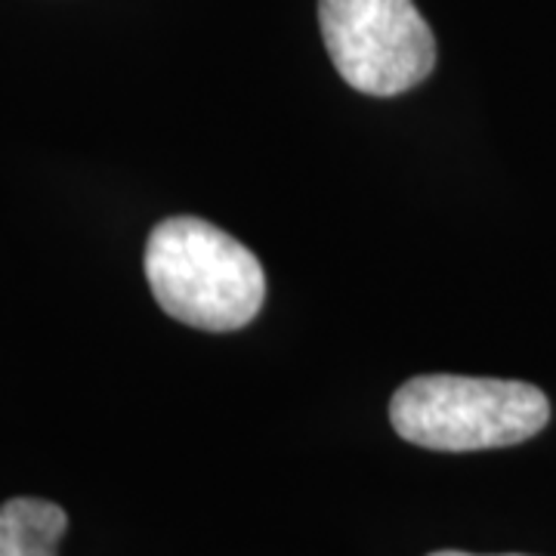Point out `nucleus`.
<instances>
[{
	"mask_svg": "<svg viewBox=\"0 0 556 556\" xmlns=\"http://www.w3.org/2000/svg\"><path fill=\"white\" fill-rule=\"evenodd\" d=\"M146 278L167 316L214 334L244 328L266 300L257 254L199 217H167L149 232Z\"/></svg>",
	"mask_w": 556,
	"mask_h": 556,
	"instance_id": "nucleus-1",
	"label": "nucleus"
},
{
	"mask_svg": "<svg viewBox=\"0 0 556 556\" xmlns=\"http://www.w3.org/2000/svg\"><path fill=\"white\" fill-rule=\"evenodd\" d=\"M68 529L60 504L40 497H13L0 504V556H56Z\"/></svg>",
	"mask_w": 556,
	"mask_h": 556,
	"instance_id": "nucleus-4",
	"label": "nucleus"
},
{
	"mask_svg": "<svg viewBox=\"0 0 556 556\" xmlns=\"http://www.w3.org/2000/svg\"><path fill=\"white\" fill-rule=\"evenodd\" d=\"M325 50L338 75L368 97H399L437 68V38L415 0H318Z\"/></svg>",
	"mask_w": 556,
	"mask_h": 556,
	"instance_id": "nucleus-3",
	"label": "nucleus"
},
{
	"mask_svg": "<svg viewBox=\"0 0 556 556\" xmlns=\"http://www.w3.org/2000/svg\"><path fill=\"white\" fill-rule=\"evenodd\" d=\"M430 556H479V554H464V551H437ZM504 556H519V554H504Z\"/></svg>",
	"mask_w": 556,
	"mask_h": 556,
	"instance_id": "nucleus-5",
	"label": "nucleus"
},
{
	"mask_svg": "<svg viewBox=\"0 0 556 556\" xmlns=\"http://www.w3.org/2000/svg\"><path fill=\"white\" fill-rule=\"evenodd\" d=\"M551 420L547 396L522 380L420 375L390 402L399 437L430 452H485L538 437Z\"/></svg>",
	"mask_w": 556,
	"mask_h": 556,
	"instance_id": "nucleus-2",
	"label": "nucleus"
}]
</instances>
